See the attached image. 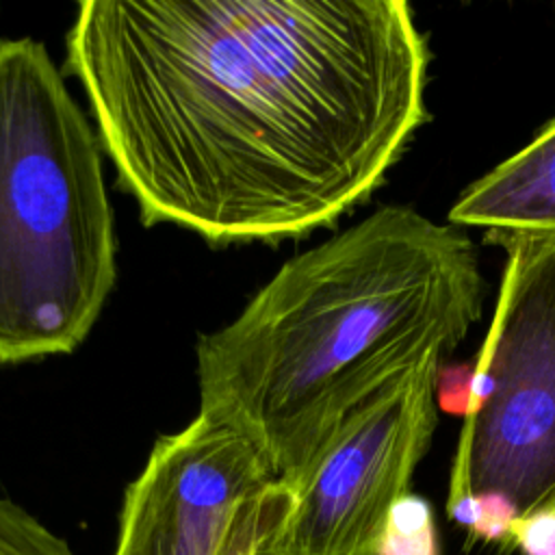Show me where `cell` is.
<instances>
[{
    "mask_svg": "<svg viewBox=\"0 0 555 555\" xmlns=\"http://www.w3.org/2000/svg\"><path fill=\"white\" fill-rule=\"evenodd\" d=\"M100 139L43 43L0 39V362L69 353L115 286Z\"/></svg>",
    "mask_w": 555,
    "mask_h": 555,
    "instance_id": "obj_3",
    "label": "cell"
},
{
    "mask_svg": "<svg viewBox=\"0 0 555 555\" xmlns=\"http://www.w3.org/2000/svg\"><path fill=\"white\" fill-rule=\"evenodd\" d=\"M403 0H87L67 30L145 223L275 241L369 197L427 119Z\"/></svg>",
    "mask_w": 555,
    "mask_h": 555,
    "instance_id": "obj_1",
    "label": "cell"
},
{
    "mask_svg": "<svg viewBox=\"0 0 555 555\" xmlns=\"http://www.w3.org/2000/svg\"><path fill=\"white\" fill-rule=\"evenodd\" d=\"M509 546L522 555H555V503L516 518L509 527Z\"/></svg>",
    "mask_w": 555,
    "mask_h": 555,
    "instance_id": "obj_11",
    "label": "cell"
},
{
    "mask_svg": "<svg viewBox=\"0 0 555 555\" xmlns=\"http://www.w3.org/2000/svg\"><path fill=\"white\" fill-rule=\"evenodd\" d=\"M434 351L356 408L304 475L264 555H377L395 503L410 492L436 425Z\"/></svg>",
    "mask_w": 555,
    "mask_h": 555,
    "instance_id": "obj_5",
    "label": "cell"
},
{
    "mask_svg": "<svg viewBox=\"0 0 555 555\" xmlns=\"http://www.w3.org/2000/svg\"><path fill=\"white\" fill-rule=\"evenodd\" d=\"M488 236L505 249L479 351L492 390L464 416L447 496L449 518L468 533L477 494L507 499L518 518L555 501V234Z\"/></svg>",
    "mask_w": 555,
    "mask_h": 555,
    "instance_id": "obj_4",
    "label": "cell"
},
{
    "mask_svg": "<svg viewBox=\"0 0 555 555\" xmlns=\"http://www.w3.org/2000/svg\"><path fill=\"white\" fill-rule=\"evenodd\" d=\"M275 481L249 438L197 414L126 488L113 555H219L241 507Z\"/></svg>",
    "mask_w": 555,
    "mask_h": 555,
    "instance_id": "obj_6",
    "label": "cell"
},
{
    "mask_svg": "<svg viewBox=\"0 0 555 555\" xmlns=\"http://www.w3.org/2000/svg\"><path fill=\"white\" fill-rule=\"evenodd\" d=\"M377 555H440L434 509L423 496L408 492L395 503Z\"/></svg>",
    "mask_w": 555,
    "mask_h": 555,
    "instance_id": "obj_9",
    "label": "cell"
},
{
    "mask_svg": "<svg viewBox=\"0 0 555 555\" xmlns=\"http://www.w3.org/2000/svg\"><path fill=\"white\" fill-rule=\"evenodd\" d=\"M0 555H74V551L20 503L0 496Z\"/></svg>",
    "mask_w": 555,
    "mask_h": 555,
    "instance_id": "obj_10",
    "label": "cell"
},
{
    "mask_svg": "<svg viewBox=\"0 0 555 555\" xmlns=\"http://www.w3.org/2000/svg\"><path fill=\"white\" fill-rule=\"evenodd\" d=\"M291 507V488L275 481L241 507L219 555H264L267 544L286 520Z\"/></svg>",
    "mask_w": 555,
    "mask_h": 555,
    "instance_id": "obj_8",
    "label": "cell"
},
{
    "mask_svg": "<svg viewBox=\"0 0 555 555\" xmlns=\"http://www.w3.org/2000/svg\"><path fill=\"white\" fill-rule=\"evenodd\" d=\"M473 241L384 206L291 258L197 340L202 416L249 438L293 486L340 423L425 356H449L481 317Z\"/></svg>",
    "mask_w": 555,
    "mask_h": 555,
    "instance_id": "obj_2",
    "label": "cell"
},
{
    "mask_svg": "<svg viewBox=\"0 0 555 555\" xmlns=\"http://www.w3.org/2000/svg\"><path fill=\"white\" fill-rule=\"evenodd\" d=\"M449 221L486 232L555 234V119L475 180L451 206Z\"/></svg>",
    "mask_w": 555,
    "mask_h": 555,
    "instance_id": "obj_7",
    "label": "cell"
},
{
    "mask_svg": "<svg viewBox=\"0 0 555 555\" xmlns=\"http://www.w3.org/2000/svg\"><path fill=\"white\" fill-rule=\"evenodd\" d=\"M475 377V360L438 369L436 401L438 405L455 416H466L470 410V392Z\"/></svg>",
    "mask_w": 555,
    "mask_h": 555,
    "instance_id": "obj_12",
    "label": "cell"
}]
</instances>
